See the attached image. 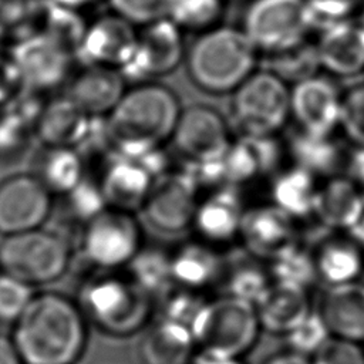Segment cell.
I'll return each mask as SVG.
<instances>
[{"label": "cell", "mask_w": 364, "mask_h": 364, "mask_svg": "<svg viewBox=\"0 0 364 364\" xmlns=\"http://www.w3.org/2000/svg\"><path fill=\"white\" fill-rule=\"evenodd\" d=\"M10 337L24 364H75L87 343L85 316L65 294L36 291Z\"/></svg>", "instance_id": "1"}, {"label": "cell", "mask_w": 364, "mask_h": 364, "mask_svg": "<svg viewBox=\"0 0 364 364\" xmlns=\"http://www.w3.org/2000/svg\"><path fill=\"white\" fill-rule=\"evenodd\" d=\"M181 109L176 95L159 84L125 91L105 117L112 155L138 158L171 138Z\"/></svg>", "instance_id": "2"}, {"label": "cell", "mask_w": 364, "mask_h": 364, "mask_svg": "<svg viewBox=\"0 0 364 364\" xmlns=\"http://www.w3.org/2000/svg\"><path fill=\"white\" fill-rule=\"evenodd\" d=\"M257 48L243 28L212 27L189 47L186 67L193 84L210 94L235 91L256 65Z\"/></svg>", "instance_id": "3"}, {"label": "cell", "mask_w": 364, "mask_h": 364, "mask_svg": "<svg viewBox=\"0 0 364 364\" xmlns=\"http://www.w3.org/2000/svg\"><path fill=\"white\" fill-rule=\"evenodd\" d=\"M70 263V242L58 232L38 228L3 236L0 240V272L33 287L60 280Z\"/></svg>", "instance_id": "4"}, {"label": "cell", "mask_w": 364, "mask_h": 364, "mask_svg": "<svg viewBox=\"0 0 364 364\" xmlns=\"http://www.w3.org/2000/svg\"><path fill=\"white\" fill-rule=\"evenodd\" d=\"M81 311L107 333L125 336L136 331L151 311V296L131 279L95 277L80 293Z\"/></svg>", "instance_id": "5"}, {"label": "cell", "mask_w": 364, "mask_h": 364, "mask_svg": "<svg viewBox=\"0 0 364 364\" xmlns=\"http://www.w3.org/2000/svg\"><path fill=\"white\" fill-rule=\"evenodd\" d=\"M259 328L256 306L225 296L203 304L192 334L199 351L240 357L255 344Z\"/></svg>", "instance_id": "6"}, {"label": "cell", "mask_w": 364, "mask_h": 364, "mask_svg": "<svg viewBox=\"0 0 364 364\" xmlns=\"http://www.w3.org/2000/svg\"><path fill=\"white\" fill-rule=\"evenodd\" d=\"M290 115V90L272 71L253 73L235 91L232 117L242 135H274Z\"/></svg>", "instance_id": "7"}, {"label": "cell", "mask_w": 364, "mask_h": 364, "mask_svg": "<svg viewBox=\"0 0 364 364\" xmlns=\"http://www.w3.org/2000/svg\"><path fill=\"white\" fill-rule=\"evenodd\" d=\"M311 28L306 0H253L243 21V31L257 51L267 54L300 44Z\"/></svg>", "instance_id": "8"}, {"label": "cell", "mask_w": 364, "mask_h": 364, "mask_svg": "<svg viewBox=\"0 0 364 364\" xmlns=\"http://www.w3.org/2000/svg\"><path fill=\"white\" fill-rule=\"evenodd\" d=\"M139 246L141 232L128 212L107 209L85 223L82 255L95 267L115 269L128 264Z\"/></svg>", "instance_id": "9"}, {"label": "cell", "mask_w": 364, "mask_h": 364, "mask_svg": "<svg viewBox=\"0 0 364 364\" xmlns=\"http://www.w3.org/2000/svg\"><path fill=\"white\" fill-rule=\"evenodd\" d=\"M53 210V193L36 173H14L0 182V235L43 228Z\"/></svg>", "instance_id": "10"}, {"label": "cell", "mask_w": 364, "mask_h": 364, "mask_svg": "<svg viewBox=\"0 0 364 364\" xmlns=\"http://www.w3.org/2000/svg\"><path fill=\"white\" fill-rule=\"evenodd\" d=\"M185 54L181 27L169 17L161 18L138 34L135 51L119 68L125 81H146L172 73Z\"/></svg>", "instance_id": "11"}, {"label": "cell", "mask_w": 364, "mask_h": 364, "mask_svg": "<svg viewBox=\"0 0 364 364\" xmlns=\"http://www.w3.org/2000/svg\"><path fill=\"white\" fill-rule=\"evenodd\" d=\"M198 189L199 185L185 169L159 176L142 205L146 220L161 232H182L193 223Z\"/></svg>", "instance_id": "12"}, {"label": "cell", "mask_w": 364, "mask_h": 364, "mask_svg": "<svg viewBox=\"0 0 364 364\" xmlns=\"http://www.w3.org/2000/svg\"><path fill=\"white\" fill-rule=\"evenodd\" d=\"M171 138L185 164L222 159L232 144L226 121L206 105H192L181 111Z\"/></svg>", "instance_id": "13"}, {"label": "cell", "mask_w": 364, "mask_h": 364, "mask_svg": "<svg viewBox=\"0 0 364 364\" xmlns=\"http://www.w3.org/2000/svg\"><path fill=\"white\" fill-rule=\"evenodd\" d=\"M23 85L46 91L63 84L75 58L55 41L33 34L23 38L11 53Z\"/></svg>", "instance_id": "14"}, {"label": "cell", "mask_w": 364, "mask_h": 364, "mask_svg": "<svg viewBox=\"0 0 364 364\" xmlns=\"http://www.w3.org/2000/svg\"><path fill=\"white\" fill-rule=\"evenodd\" d=\"M290 114L300 131L314 135H331L340 127L341 95L326 77L314 75L290 90Z\"/></svg>", "instance_id": "15"}, {"label": "cell", "mask_w": 364, "mask_h": 364, "mask_svg": "<svg viewBox=\"0 0 364 364\" xmlns=\"http://www.w3.org/2000/svg\"><path fill=\"white\" fill-rule=\"evenodd\" d=\"M138 43L134 24L108 14L87 26L77 58L84 65H101L119 70L132 55Z\"/></svg>", "instance_id": "16"}, {"label": "cell", "mask_w": 364, "mask_h": 364, "mask_svg": "<svg viewBox=\"0 0 364 364\" xmlns=\"http://www.w3.org/2000/svg\"><path fill=\"white\" fill-rule=\"evenodd\" d=\"M239 233L253 256L269 260L297 243L294 219L274 205L245 210Z\"/></svg>", "instance_id": "17"}, {"label": "cell", "mask_w": 364, "mask_h": 364, "mask_svg": "<svg viewBox=\"0 0 364 364\" xmlns=\"http://www.w3.org/2000/svg\"><path fill=\"white\" fill-rule=\"evenodd\" d=\"M282 148L274 135H240L223 156L225 185L239 186L277 168Z\"/></svg>", "instance_id": "18"}, {"label": "cell", "mask_w": 364, "mask_h": 364, "mask_svg": "<svg viewBox=\"0 0 364 364\" xmlns=\"http://www.w3.org/2000/svg\"><path fill=\"white\" fill-rule=\"evenodd\" d=\"M92 117L88 115L68 95L50 100L36 117V134L46 146L81 145L91 128Z\"/></svg>", "instance_id": "19"}, {"label": "cell", "mask_w": 364, "mask_h": 364, "mask_svg": "<svg viewBox=\"0 0 364 364\" xmlns=\"http://www.w3.org/2000/svg\"><path fill=\"white\" fill-rule=\"evenodd\" d=\"M321 68L340 77L364 71V28L360 23L337 21L320 31L316 43Z\"/></svg>", "instance_id": "20"}, {"label": "cell", "mask_w": 364, "mask_h": 364, "mask_svg": "<svg viewBox=\"0 0 364 364\" xmlns=\"http://www.w3.org/2000/svg\"><path fill=\"white\" fill-rule=\"evenodd\" d=\"M154 181L136 159L111 154L100 186L108 206L128 212L142 208Z\"/></svg>", "instance_id": "21"}, {"label": "cell", "mask_w": 364, "mask_h": 364, "mask_svg": "<svg viewBox=\"0 0 364 364\" xmlns=\"http://www.w3.org/2000/svg\"><path fill=\"white\" fill-rule=\"evenodd\" d=\"M125 94V78L117 68L85 65L70 81L67 94L91 117H107Z\"/></svg>", "instance_id": "22"}, {"label": "cell", "mask_w": 364, "mask_h": 364, "mask_svg": "<svg viewBox=\"0 0 364 364\" xmlns=\"http://www.w3.org/2000/svg\"><path fill=\"white\" fill-rule=\"evenodd\" d=\"M243 215L245 209L237 186L222 185L198 203L193 225L205 239L226 242L240 232Z\"/></svg>", "instance_id": "23"}, {"label": "cell", "mask_w": 364, "mask_h": 364, "mask_svg": "<svg viewBox=\"0 0 364 364\" xmlns=\"http://www.w3.org/2000/svg\"><path fill=\"white\" fill-rule=\"evenodd\" d=\"M318 313L331 336L364 341V283L328 287L321 297Z\"/></svg>", "instance_id": "24"}, {"label": "cell", "mask_w": 364, "mask_h": 364, "mask_svg": "<svg viewBox=\"0 0 364 364\" xmlns=\"http://www.w3.org/2000/svg\"><path fill=\"white\" fill-rule=\"evenodd\" d=\"M256 311L260 327L286 334L311 311L307 289L273 282L256 304Z\"/></svg>", "instance_id": "25"}, {"label": "cell", "mask_w": 364, "mask_h": 364, "mask_svg": "<svg viewBox=\"0 0 364 364\" xmlns=\"http://www.w3.org/2000/svg\"><path fill=\"white\" fill-rule=\"evenodd\" d=\"M364 213V200L348 176H331L318 186L314 215L328 229L348 230Z\"/></svg>", "instance_id": "26"}, {"label": "cell", "mask_w": 364, "mask_h": 364, "mask_svg": "<svg viewBox=\"0 0 364 364\" xmlns=\"http://www.w3.org/2000/svg\"><path fill=\"white\" fill-rule=\"evenodd\" d=\"M196 348L192 330L159 318L141 343L145 364H188Z\"/></svg>", "instance_id": "27"}, {"label": "cell", "mask_w": 364, "mask_h": 364, "mask_svg": "<svg viewBox=\"0 0 364 364\" xmlns=\"http://www.w3.org/2000/svg\"><path fill=\"white\" fill-rule=\"evenodd\" d=\"M313 256L317 277L328 287L354 283L364 270V250L348 236L324 240Z\"/></svg>", "instance_id": "28"}, {"label": "cell", "mask_w": 364, "mask_h": 364, "mask_svg": "<svg viewBox=\"0 0 364 364\" xmlns=\"http://www.w3.org/2000/svg\"><path fill=\"white\" fill-rule=\"evenodd\" d=\"M289 151L296 165L314 176H334L348 158L331 135H314L300 129L290 136Z\"/></svg>", "instance_id": "29"}, {"label": "cell", "mask_w": 364, "mask_h": 364, "mask_svg": "<svg viewBox=\"0 0 364 364\" xmlns=\"http://www.w3.org/2000/svg\"><path fill=\"white\" fill-rule=\"evenodd\" d=\"M317 192L316 176L297 165L277 173L270 189L273 205L293 219L314 213Z\"/></svg>", "instance_id": "30"}, {"label": "cell", "mask_w": 364, "mask_h": 364, "mask_svg": "<svg viewBox=\"0 0 364 364\" xmlns=\"http://www.w3.org/2000/svg\"><path fill=\"white\" fill-rule=\"evenodd\" d=\"M171 269L175 284L196 291L219 277L222 259L206 245L186 243L171 256Z\"/></svg>", "instance_id": "31"}, {"label": "cell", "mask_w": 364, "mask_h": 364, "mask_svg": "<svg viewBox=\"0 0 364 364\" xmlns=\"http://www.w3.org/2000/svg\"><path fill=\"white\" fill-rule=\"evenodd\" d=\"M34 173L53 195H67L85 178L82 156L70 146H46Z\"/></svg>", "instance_id": "32"}, {"label": "cell", "mask_w": 364, "mask_h": 364, "mask_svg": "<svg viewBox=\"0 0 364 364\" xmlns=\"http://www.w3.org/2000/svg\"><path fill=\"white\" fill-rule=\"evenodd\" d=\"M127 266L129 269V279L149 296H165L175 284L171 256L158 247L139 249Z\"/></svg>", "instance_id": "33"}, {"label": "cell", "mask_w": 364, "mask_h": 364, "mask_svg": "<svg viewBox=\"0 0 364 364\" xmlns=\"http://www.w3.org/2000/svg\"><path fill=\"white\" fill-rule=\"evenodd\" d=\"M270 55V71L282 78L286 84L291 82L294 85L300 81L311 78L317 75L318 70L321 68L316 44L307 43L306 40L289 50Z\"/></svg>", "instance_id": "34"}, {"label": "cell", "mask_w": 364, "mask_h": 364, "mask_svg": "<svg viewBox=\"0 0 364 364\" xmlns=\"http://www.w3.org/2000/svg\"><path fill=\"white\" fill-rule=\"evenodd\" d=\"M270 276L274 282L309 289L318 277L314 256L294 243L270 260Z\"/></svg>", "instance_id": "35"}, {"label": "cell", "mask_w": 364, "mask_h": 364, "mask_svg": "<svg viewBox=\"0 0 364 364\" xmlns=\"http://www.w3.org/2000/svg\"><path fill=\"white\" fill-rule=\"evenodd\" d=\"M270 284L272 282L266 270L249 260L235 264L226 279L228 296L245 300L253 306L262 300Z\"/></svg>", "instance_id": "36"}, {"label": "cell", "mask_w": 364, "mask_h": 364, "mask_svg": "<svg viewBox=\"0 0 364 364\" xmlns=\"http://www.w3.org/2000/svg\"><path fill=\"white\" fill-rule=\"evenodd\" d=\"M223 11V0H169L168 17L181 28L208 30Z\"/></svg>", "instance_id": "37"}, {"label": "cell", "mask_w": 364, "mask_h": 364, "mask_svg": "<svg viewBox=\"0 0 364 364\" xmlns=\"http://www.w3.org/2000/svg\"><path fill=\"white\" fill-rule=\"evenodd\" d=\"M284 336L293 353L309 357L316 354L327 343L331 331L318 311H310Z\"/></svg>", "instance_id": "38"}, {"label": "cell", "mask_w": 364, "mask_h": 364, "mask_svg": "<svg viewBox=\"0 0 364 364\" xmlns=\"http://www.w3.org/2000/svg\"><path fill=\"white\" fill-rule=\"evenodd\" d=\"M34 294L36 287L0 272V324L13 326L24 313Z\"/></svg>", "instance_id": "39"}, {"label": "cell", "mask_w": 364, "mask_h": 364, "mask_svg": "<svg viewBox=\"0 0 364 364\" xmlns=\"http://www.w3.org/2000/svg\"><path fill=\"white\" fill-rule=\"evenodd\" d=\"M206 301L195 290L182 289L165 294L161 318L185 326L192 330L193 321Z\"/></svg>", "instance_id": "40"}, {"label": "cell", "mask_w": 364, "mask_h": 364, "mask_svg": "<svg viewBox=\"0 0 364 364\" xmlns=\"http://www.w3.org/2000/svg\"><path fill=\"white\" fill-rule=\"evenodd\" d=\"M65 196L68 198V205L73 215L85 223L107 210L108 206L100 183H95L88 178H84Z\"/></svg>", "instance_id": "41"}, {"label": "cell", "mask_w": 364, "mask_h": 364, "mask_svg": "<svg viewBox=\"0 0 364 364\" xmlns=\"http://www.w3.org/2000/svg\"><path fill=\"white\" fill-rule=\"evenodd\" d=\"M340 127L357 146H364V84L341 95Z\"/></svg>", "instance_id": "42"}, {"label": "cell", "mask_w": 364, "mask_h": 364, "mask_svg": "<svg viewBox=\"0 0 364 364\" xmlns=\"http://www.w3.org/2000/svg\"><path fill=\"white\" fill-rule=\"evenodd\" d=\"M112 11L135 24H151L168 17L169 0H108Z\"/></svg>", "instance_id": "43"}, {"label": "cell", "mask_w": 364, "mask_h": 364, "mask_svg": "<svg viewBox=\"0 0 364 364\" xmlns=\"http://www.w3.org/2000/svg\"><path fill=\"white\" fill-rule=\"evenodd\" d=\"M313 28L320 31L330 24L350 18L358 9L364 7V0H306Z\"/></svg>", "instance_id": "44"}, {"label": "cell", "mask_w": 364, "mask_h": 364, "mask_svg": "<svg viewBox=\"0 0 364 364\" xmlns=\"http://www.w3.org/2000/svg\"><path fill=\"white\" fill-rule=\"evenodd\" d=\"M311 364H364V350L357 341L331 336L313 354Z\"/></svg>", "instance_id": "45"}, {"label": "cell", "mask_w": 364, "mask_h": 364, "mask_svg": "<svg viewBox=\"0 0 364 364\" xmlns=\"http://www.w3.org/2000/svg\"><path fill=\"white\" fill-rule=\"evenodd\" d=\"M346 166L348 178L355 183L364 200V146H357V149L348 155Z\"/></svg>", "instance_id": "46"}, {"label": "cell", "mask_w": 364, "mask_h": 364, "mask_svg": "<svg viewBox=\"0 0 364 364\" xmlns=\"http://www.w3.org/2000/svg\"><path fill=\"white\" fill-rule=\"evenodd\" d=\"M0 364H24L11 337L0 334Z\"/></svg>", "instance_id": "47"}, {"label": "cell", "mask_w": 364, "mask_h": 364, "mask_svg": "<svg viewBox=\"0 0 364 364\" xmlns=\"http://www.w3.org/2000/svg\"><path fill=\"white\" fill-rule=\"evenodd\" d=\"M193 364H243L239 357H228L206 351H199L193 358Z\"/></svg>", "instance_id": "48"}, {"label": "cell", "mask_w": 364, "mask_h": 364, "mask_svg": "<svg viewBox=\"0 0 364 364\" xmlns=\"http://www.w3.org/2000/svg\"><path fill=\"white\" fill-rule=\"evenodd\" d=\"M264 364H311V360H309V357H306V355L290 351L286 354L276 355V357L270 358L269 361H266Z\"/></svg>", "instance_id": "49"}, {"label": "cell", "mask_w": 364, "mask_h": 364, "mask_svg": "<svg viewBox=\"0 0 364 364\" xmlns=\"http://www.w3.org/2000/svg\"><path fill=\"white\" fill-rule=\"evenodd\" d=\"M347 232V236L355 242L363 250H364V213L363 216L348 229L346 230Z\"/></svg>", "instance_id": "50"}, {"label": "cell", "mask_w": 364, "mask_h": 364, "mask_svg": "<svg viewBox=\"0 0 364 364\" xmlns=\"http://www.w3.org/2000/svg\"><path fill=\"white\" fill-rule=\"evenodd\" d=\"M57 4H61V6H65V7H70V9H74V10H78L81 7H85L97 0H51Z\"/></svg>", "instance_id": "51"}, {"label": "cell", "mask_w": 364, "mask_h": 364, "mask_svg": "<svg viewBox=\"0 0 364 364\" xmlns=\"http://www.w3.org/2000/svg\"><path fill=\"white\" fill-rule=\"evenodd\" d=\"M361 26H363V28H364V7H363V14H361V20L358 21Z\"/></svg>", "instance_id": "52"}]
</instances>
